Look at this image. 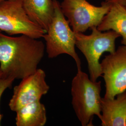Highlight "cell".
<instances>
[{
    "label": "cell",
    "instance_id": "cell-1",
    "mask_svg": "<svg viewBox=\"0 0 126 126\" xmlns=\"http://www.w3.org/2000/svg\"><path fill=\"white\" fill-rule=\"evenodd\" d=\"M24 35L12 37L0 33V71L2 77L20 79L34 73L44 58L42 41Z\"/></svg>",
    "mask_w": 126,
    "mask_h": 126
},
{
    "label": "cell",
    "instance_id": "cell-2",
    "mask_svg": "<svg viewBox=\"0 0 126 126\" xmlns=\"http://www.w3.org/2000/svg\"><path fill=\"white\" fill-rule=\"evenodd\" d=\"M101 84L92 81L82 70L78 71L72 79V103L82 126H92L94 115L101 119Z\"/></svg>",
    "mask_w": 126,
    "mask_h": 126
},
{
    "label": "cell",
    "instance_id": "cell-3",
    "mask_svg": "<svg viewBox=\"0 0 126 126\" xmlns=\"http://www.w3.org/2000/svg\"><path fill=\"white\" fill-rule=\"evenodd\" d=\"M54 12L51 22L43 37L46 44V51L50 59L61 54H67L74 60L77 70H81L80 59L75 50V33L70 27L57 0H53Z\"/></svg>",
    "mask_w": 126,
    "mask_h": 126
},
{
    "label": "cell",
    "instance_id": "cell-4",
    "mask_svg": "<svg viewBox=\"0 0 126 126\" xmlns=\"http://www.w3.org/2000/svg\"><path fill=\"white\" fill-rule=\"evenodd\" d=\"M91 30L89 35L75 33V45L87 60L90 79L95 82L102 74L99 63L101 55L105 52L113 53L115 51V41L121 36L113 31L101 32L96 27Z\"/></svg>",
    "mask_w": 126,
    "mask_h": 126
},
{
    "label": "cell",
    "instance_id": "cell-5",
    "mask_svg": "<svg viewBox=\"0 0 126 126\" xmlns=\"http://www.w3.org/2000/svg\"><path fill=\"white\" fill-rule=\"evenodd\" d=\"M0 31L9 35H24L35 39L43 37L46 32L27 15L22 0L0 2Z\"/></svg>",
    "mask_w": 126,
    "mask_h": 126
},
{
    "label": "cell",
    "instance_id": "cell-6",
    "mask_svg": "<svg viewBox=\"0 0 126 126\" xmlns=\"http://www.w3.org/2000/svg\"><path fill=\"white\" fill-rule=\"evenodd\" d=\"M60 7L73 31L84 33L89 29L98 27L108 12L110 5L104 1L98 7L86 0H63Z\"/></svg>",
    "mask_w": 126,
    "mask_h": 126
},
{
    "label": "cell",
    "instance_id": "cell-7",
    "mask_svg": "<svg viewBox=\"0 0 126 126\" xmlns=\"http://www.w3.org/2000/svg\"><path fill=\"white\" fill-rule=\"evenodd\" d=\"M100 65L105 82L104 97L113 99L126 90V45L105 56Z\"/></svg>",
    "mask_w": 126,
    "mask_h": 126
},
{
    "label": "cell",
    "instance_id": "cell-8",
    "mask_svg": "<svg viewBox=\"0 0 126 126\" xmlns=\"http://www.w3.org/2000/svg\"><path fill=\"white\" fill-rule=\"evenodd\" d=\"M45 78V72L38 68L34 73L22 79L19 85L14 87L9 104L10 110L16 112L28 104L40 100L50 89Z\"/></svg>",
    "mask_w": 126,
    "mask_h": 126
},
{
    "label": "cell",
    "instance_id": "cell-9",
    "mask_svg": "<svg viewBox=\"0 0 126 126\" xmlns=\"http://www.w3.org/2000/svg\"><path fill=\"white\" fill-rule=\"evenodd\" d=\"M116 96L101 98V126H126V90Z\"/></svg>",
    "mask_w": 126,
    "mask_h": 126
},
{
    "label": "cell",
    "instance_id": "cell-10",
    "mask_svg": "<svg viewBox=\"0 0 126 126\" xmlns=\"http://www.w3.org/2000/svg\"><path fill=\"white\" fill-rule=\"evenodd\" d=\"M29 17L46 32L54 15L53 0H22Z\"/></svg>",
    "mask_w": 126,
    "mask_h": 126
},
{
    "label": "cell",
    "instance_id": "cell-11",
    "mask_svg": "<svg viewBox=\"0 0 126 126\" xmlns=\"http://www.w3.org/2000/svg\"><path fill=\"white\" fill-rule=\"evenodd\" d=\"M110 5L108 12L97 28L101 32H117L122 38V45H126V6L116 3Z\"/></svg>",
    "mask_w": 126,
    "mask_h": 126
},
{
    "label": "cell",
    "instance_id": "cell-12",
    "mask_svg": "<svg viewBox=\"0 0 126 126\" xmlns=\"http://www.w3.org/2000/svg\"><path fill=\"white\" fill-rule=\"evenodd\" d=\"M15 112L17 126H44L47 122L46 110L40 100L28 104Z\"/></svg>",
    "mask_w": 126,
    "mask_h": 126
},
{
    "label": "cell",
    "instance_id": "cell-13",
    "mask_svg": "<svg viewBox=\"0 0 126 126\" xmlns=\"http://www.w3.org/2000/svg\"><path fill=\"white\" fill-rule=\"evenodd\" d=\"M15 80V79L14 78L11 77H1L0 79V101L5 91L7 88H10L12 86V84ZM2 117L3 115L0 113V126Z\"/></svg>",
    "mask_w": 126,
    "mask_h": 126
},
{
    "label": "cell",
    "instance_id": "cell-14",
    "mask_svg": "<svg viewBox=\"0 0 126 126\" xmlns=\"http://www.w3.org/2000/svg\"><path fill=\"white\" fill-rule=\"evenodd\" d=\"M104 2L108 5L116 3L126 6V0H106Z\"/></svg>",
    "mask_w": 126,
    "mask_h": 126
},
{
    "label": "cell",
    "instance_id": "cell-15",
    "mask_svg": "<svg viewBox=\"0 0 126 126\" xmlns=\"http://www.w3.org/2000/svg\"><path fill=\"white\" fill-rule=\"evenodd\" d=\"M2 73L0 71V79L2 77Z\"/></svg>",
    "mask_w": 126,
    "mask_h": 126
},
{
    "label": "cell",
    "instance_id": "cell-16",
    "mask_svg": "<svg viewBox=\"0 0 126 126\" xmlns=\"http://www.w3.org/2000/svg\"><path fill=\"white\" fill-rule=\"evenodd\" d=\"M3 0H0V2H1V1H3Z\"/></svg>",
    "mask_w": 126,
    "mask_h": 126
},
{
    "label": "cell",
    "instance_id": "cell-17",
    "mask_svg": "<svg viewBox=\"0 0 126 126\" xmlns=\"http://www.w3.org/2000/svg\"><path fill=\"white\" fill-rule=\"evenodd\" d=\"M1 31H0V33H1Z\"/></svg>",
    "mask_w": 126,
    "mask_h": 126
}]
</instances>
